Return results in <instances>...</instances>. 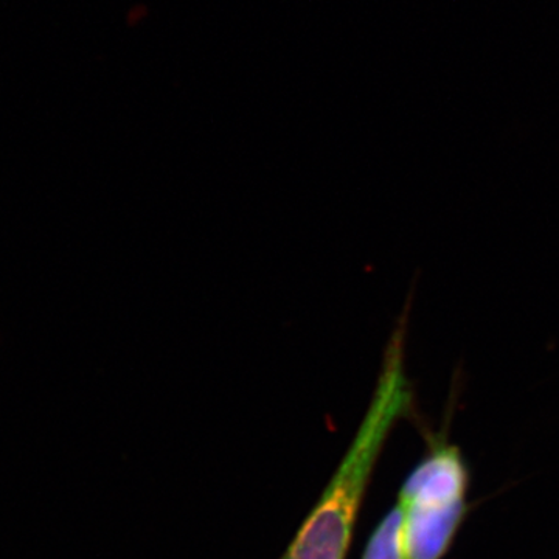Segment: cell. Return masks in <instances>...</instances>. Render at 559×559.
<instances>
[{"mask_svg":"<svg viewBox=\"0 0 559 559\" xmlns=\"http://www.w3.org/2000/svg\"><path fill=\"white\" fill-rule=\"evenodd\" d=\"M401 530L403 511L399 503H395L371 532L360 559H404Z\"/></svg>","mask_w":559,"mask_h":559,"instance_id":"3","label":"cell"},{"mask_svg":"<svg viewBox=\"0 0 559 559\" xmlns=\"http://www.w3.org/2000/svg\"><path fill=\"white\" fill-rule=\"evenodd\" d=\"M407 316L390 334L366 414L310 514L278 559H347L356 522L374 468L401 419L418 418L417 396L406 367Z\"/></svg>","mask_w":559,"mask_h":559,"instance_id":"1","label":"cell"},{"mask_svg":"<svg viewBox=\"0 0 559 559\" xmlns=\"http://www.w3.org/2000/svg\"><path fill=\"white\" fill-rule=\"evenodd\" d=\"M404 559H444L457 538L469 506H403Z\"/></svg>","mask_w":559,"mask_h":559,"instance_id":"2","label":"cell"}]
</instances>
